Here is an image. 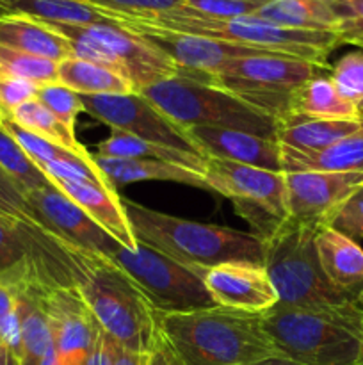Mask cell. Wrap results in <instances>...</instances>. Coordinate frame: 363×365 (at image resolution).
<instances>
[{
	"mask_svg": "<svg viewBox=\"0 0 363 365\" xmlns=\"http://www.w3.org/2000/svg\"><path fill=\"white\" fill-rule=\"evenodd\" d=\"M27 259V248L16 228L0 221V273L20 266Z\"/></svg>",
	"mask_w": 363,
	"mask_h": 365,
	"instance_id": "b9f144b4",
	"label": "cell"
},
{
	"mask_svg": "<svg viewBox=\"0 0 363 365\" xmlns=\"http://www.w3.org/2000/svg\"><path fill=\"white\" fill-rule=\"evenodd\" d=\"M48 25L70 41L75 57L117 71L137 93L180 71L166 53L120 24Z\"/></svg>",
	"mask_w": 363,
	"mask_h": 365,
	"instance_id": "9c48e42d",
	"label": "cell"
},
{
	"mask_svg": "<svg viewBox=\"0 0 363 365\" xmlns=\"http://www.w3.org/2000/svg\"><path fill=\"white\" fill-rule=\"evenodd\" d=\"M0 168L13 178L23 195L34 189L53 185V182L36 166L34 160L2 127H0Z\"/></svg>",
	"mask_w": 363,
	"mask_h": 365,
	"instance_id": "1f68e13d",
	"label": "cell"
},
{
	"mask_svg": "<svg viewBox=\"0 0 363 365\" xmlns=\"http://www.w3.org/2000/svg\"><path fill=\"white\" fill-rule=\"evenodd\" d=\"M203 177L210 191L219 192L233 203L235 212L251 225L262 241L273 237L288 221L283 171L206 157Z\"/></svg>",
	"mask_w": 363,
	"mask_h": 365,
	"instance_id": "30bf717a",
	"label": "cell"
},
{
	"mask_svg": "<svg viewBox=\"0 0 363 365\" xmlns=\"http://www.w3.org/2000/svg\"><path fill=\"white\" fill-rule=\"evenodd\" d=\"M356 305H358L359 310L363 312V289L358 292V294H356Z\"/></svg>",
	"mask_w": 363,
	"mask_h": 365,
	"instance_id": "681fc988",
	"label": "cell"
},
{
	"mask_svg": "<svg viewBox=\"0 0 363 365\" xmlns=\"http://www.w3.org/2000/svg\"><path fill=\"white\" fill-rule=\"evenodd\" d=\"M270 0H184V9L206 18H230L253 16Z\"/></svg>",
	"mask_w": 363,
	"mask_h": 365,
	"instance_id": "8d00e7d4",
	"label": "cell"
},
{
	"mask_svg": "<svg viewBox=\"0 0 363 365\" xmlns=\"http://www.w3.org/2000/svg\"><path fill=\"white\" fill-rule=\"evenodd\" d=\"M335 88L363 114V52H349L337 61L330 73Z\"/></svg>",
	"mask_w": 363,
	"mask_h": 365,
	"instance_id": "e575fe53",
	"label": "cell"
},
{
	"mask_svg": "<svg viewBox=\"0 0 363 365\" xmlns=\"http://www.w3.org/2000/svg\"><path fill=\"white\" fill-rule=\"evenodd\" d=\"M287 180L288 221L301 227H330L345 200L363 184L362 171H294Z\"/></svg>",
	"mask_w": 363,
	"mask_h": 365,
	"instance_id": "9a60e30c",
	"label": "cell"
},
{
	"mask_svg": "<svg viewBox=\"0 0 363 365\" xmlns=\"http://www.w3.org/2000/svg\"><path fill=\"white\" fill-rule=\"evenodd\" d=\"M114 344H116L114 339H110V335H107L100 327L95 342L89 349L85 365H114Z\"/></svg>",
	"mask_w": 363,
	"mask_h": 365,
	"instance_id": "7bdbcfd3",
	"label": "cell"
},
{
	"mask_svg": "<svg viewBox=\"0 0 363 365\" xmlns=\"http://www.w3.org/2000/svg\"><path fill=\"white\" fill-rule=\"evenodd\" d=\"M57 82L78 95H127L137 93L127 77L105 66L80 59L68 57L60 61L57 68Z\"/></svg>",
	"mask_w": 363,
	"mask_h": 365,
	"instance_id": "4316f807",
	"label": "cell"
},
{
	"mask_svg": "<svg viewBox=\"0 0 363 365\" xmlns=\"http://www.w3.org/2000/svg\"><path fill=\"white\" fill-rule=\"evenodd\" d=\"M0 45L56 63L73 57L70 41L48 24L18 14L0 16Z\"/></svg>",
	"mask_w": 363,
	"mask_h": 365,
	"instance_id": "7402d4cb",
	"label": "cell"
},
{
	"mask_svg": "<svg viewBox=\"0 0 363 365\" xmlns=\"http://www.w3.org/2000/svg\"><path fill=\"white\" fill-rule=\"evenodd\" d=\"M337 14V36L340 43L363 48V0H330Z\"/></svg>",
	"mask_w": 363,
	"mask_h": 365,
	"instance_id": "74e56055",
	"label": "cell"
},
{
	"mask_svg": "<svg viewBox=\"0 0 363 365\" xmlns=\"http://www.w3.org/2000/svg\"><path fill=\"white\" fill-rule=\"evenodd\" d=\"M109 259L137 284L157 312H192L217 307L198 273L142 242L135 252L117 245Z\"/></svg>",
	"mask_w": 363,
	"mask_h": 365,
	"instance_id": "8fae6325",
	"label": "cell"
},
{
	"mask_svg": "<svg viewBox=\"0 0 363 365\" xmlns=\"http://www.w3.org/2000/svg\"><path fill=\"white\" fill-rule=\"evenodd\" d=\"M36 98L57 118L63 125H66L70 130H75V123H77V116L80 113H85L84 102L78 93L71 91V89L64 88L59 82L53 84H45L38 88V95Z\"/></svg>",
	"mask_w": 363,
	"mask_h": 365,
	"instance_id": "d590c367",
	"label": "cell"
},
{
	"mask_svg": "<svg viewBox=\"0 0 363 365\" xmlns=\"http://www.w3.org/2000/svg\"><path fill=\"white\" fill-rule=\"evenodd\" d=\"M290 114L310 118H362L363 114L338 93L330 75L310 78L292 98ZM288 114V116H290Z\"/></svg>",
	"mask_w": 363,
	"mask_h": 365,
	"instance_id": "f1b7e54d",
	"label": "cell"
},
{
	"mask_svg": "<svg viewBox=\"0 0 363 365\" xmlns=\"http://www.w3.org/2000/svg\"><path fill=\"white\" fill-rule=\"evenodd\" d=\"M331 70L283 53H258L226 61L214 73L198 75L209 82L258 107L280 123L290 114L292 98L305 82ZM191 77V75H187Z\"/></svg>",
	"mask_w": 363,
	"mask_h": 365,
	"instance_id": "ba28073f",
	"label": "cell"
},
{
	"mask_svg": "<svg viewBox=\"0 0 363 365\" xmlns=\"http://www.w3.org/2000/svg\"><path fill=\"white\" fill-rule=\"evenodd\" d=\"M330 227L351 237L352 241L363 239V184L345 200L331 220Z\"/></svg>",
	"mask_w": 363,
	"mask_h": 365,
	"instance_id": "ab89813d",
	"label": "cell"
},
{
	"mask_svg": "<svg viewBox=\"0 0 363 365\" xmlns=\"http://www.w3.org/2000/svg\"><path fill=\"white\" fill-rule=\"evenodd\" d=\"M107 13L125 14V16H152V14L169 13L184 6V0H84Z\"/></svg>",
	"mask_w": 363,
	"mask_h": 365,
	"instance_id": "f35d334b",
	"label": "cell"
},
{
	"mask_svg": "<svg viewBox=\"0 0 363 365\" xmlns=\"http://www.w3.org/2000/svg\"><path fill=\"white\" fill-rule=\"evenodd\" d=\"M0 127L23 148V152L34 160L36 166L45 163H77L84 164V166L91 168L95 171H100L95 159H84V157L77 155V153L70 152V150L63 148V146L56 145V143L48 141V139L41 138V135L34 134V132L27 130L21 125H18L11 116L0 114Z\"/></svg>",
	"mask_w": 363,
	"mask_h": 365,
	"instance_id": "4dcf8cb0",
	"label": "cell"
},
{
	"mask_svg": "<svg viewBox=\"0 0 363 365\" xmlns=\"http://www.w3.org/2000/svg\"><path fill=\"white\" fill-rule=\"evenodd\" d=\"M315 250L331 285L356 298L363 289V250L358 242L335 228L322 227L315 234Z\"/></svg>",
	"mask_w": 363,
	"mask_h": 365,
	"instance_id": "ffe728a7",
	"label": "cell"
},
{
	"mask_svg": "<svg viewBox=\"0 0 363 365\" xmlns=\"http://www.w3.org/2000/svg\"><path fill=\"white\" fill-rule=\"evenodd\" d=\"M191 141L198 146L203 157L231 160L246 166L281 170V145L276 139L260 138L249 132L233 128L191 127L185 128Z\"/></svg>",
	"mask_w": 363,
	"mask_h": 365,
	"instance_id": "ac0fdd59",
	"label": "cell"
},
{
	"mask_svg": "<svg viewBox=\"0 0 363 365\" xmlns=\"http://www.w3.org/2000/svg\"><path fill=\"white\" fill-rule=\"evenodd\" d=\"M148 356L149 353L128 351L117 342L114 344V365H148Z\"/></svg>",
	"mask_w": 363,
	"mask_h": 365,
	"instance_id": "f6af8a7d",
	"label": "cell"
},
{
	"mask_svg": "<svg viewBox=\"0 0 363 365\" xmlns=\"http://www.w3.org/2000/svg\"><path fill=\"white\" fill-rule=\"evenodd\" d=\"M121 205L139 242L177 260L201 278L219 264L238 260L263 264L265 260V242L256 234L169 216L128 198H121Z\"/></svg>",
	"mask_w": 363,
	"mask_h": 365,
	"instance_id": "3957f363",
	"label": "cell"
},
{
	"mask_svg": "<svg viewBox=\"0 0 363 365\" xmlns=\"http://www.w3.org/2000/svg\"><path fill=\"white\" fill-rule=\"evenodd\" d=\"M132 18L157 25V27L169 29V31L187 32V34L263 50V52L298 57V59L310 61V63L320 64V66H330L327 56L342 45L340 38L335 32L299 31V29L283 27V25L262 20L255 14L219 20V18L199 16V14L180 7V9L169 11V13Z\"/></svg>",
	"mask_w": 363,
	"mask_h": 365,
	"instance_id": "5b68a950",
	"label": "cell"
},
{
	"mask_svg": "<svg viewBox=\"0 0 363 365\" xmlns=\"http://www.w3.org/2000/svg\"><path fill=\"white\" fill-rule=\"evenodd\" d=\"M139 93L182 128H233L278 141L273 116L209 82L178 73Z\"/></svg>",
	"mask_w": 363,
	"mask_h": 365,
	"instance_id": "52a82bcc",
	"label": "cell"
},
{
	"mask_svg": "<svg viewBox=\"0 0 363 365\" xmlns=\"http://www.w3.org/2000/svg\"><path fill=\"white\" fill-rule=\"evenodd\" d=\"M362 365H363V355H362Z\"/></svg>",
	"mask_w": 363,
	"mask_h": 365,
	"instance_id": "816d5d0a",
	"label": "cell"
},
{
	"mask_svg": "<svg viewBox=\"0 0 363 365\" xmlns=\"http://www.w3.org/2000/svg\"><path fill=\"white\" fill-rule=\"evenodd\" d=\"M25 198L43 227L89 252L110 257L114 248L120 245L56 184L28 191Z\"/></svg>",
	"mask_w": 363,
	"mask_h": 365,
	"instance_id": "e0dca14e",
	"label": "cell"
},
{
	"mask_svg": "<svg viewBox=\"0 0 363 365\" xmlns=\"http://www.w3.org/2000/svg\"><path fill=\"white\" fill-rule=\"evenodd\" d=\"M57 68L59 63L56 61L0 45V75L4 77L23 78L38 86L53 84L57 82Z\"/></svg>",
	"mask_w": 363,
	"mask_h": 365,
	"instance_id": "d6a6232c",
	"label": "cell"
},
{
	"mask_svg": "<svg viewBox=\"0 0 363 365\" xmlns=\"http://www.w3.org/2000/svg\"><path fill=\"white\" fill-rule=\"evenodd\" d=\"M203 284L216 305L224 309L260 316L278 303V294L263 264L246 260L219 264L206 271Z\"/></svg>",
	"mask_w": 363,
	"mask_h": 365,
	"instance_id": "2e32d148",
	"label": "cell"
},
{
	"mask_svg": "<svg viewBox=\"0 0 363 365\" xmlns=\"http://www.w3.org/2000/svg\"><path fill=\"white\" fill-rule=\"evenodd\" d=\"M0 365H21L20 359L2 342H0Z\"/></svg>",
	"mask_w": 363,
	"mask_h": 365,
	"instance_id": "bcb514c9",
	"label": "cell"
},
{
	"mask_svg": "<svg viewBox=\"0 0 363 365\" xmlns=\"http://www.w3.org/2000/svg\"><path fill=\"white\" fill-rule=\"evenodd\" d=\"M148 365H185V364L178 359V355L173 351L169 342L166 341V337H164L159 330V337H157L155 344H153L152 351H149Z\"/></svg>",
	"mask_w": 363,
	"mask_h": 365,
	"instance_id": "ee69618b",
	"label": "cell"
},
{
	"mask_svg": "<svg viewBox=\"0 0 363 365\" xmlns=\"http://www.w3.org/2000/svg\"><path fill=\"white\" fill-rule=\"evenodd\" d=\"M315 228L290 221L265 242V266L278 294V307L306 310L345 309L354 296L338 291L324 274L315 250Z\"/></svg>",
	"mask_w": 363,
	"mask_h": 365,
	"instance_id": "8992f818",
	"label": "cell"
},
{
	"mask_svg": "<svg viewBox=\"0 0 363 365\" xmlns=\"http://www.w3.org/2000/svg\"><path fill=\"white\" fill-rule=\"evenodd\" d=\"M0 16H4V14H2V11H0Z\"/></svg>",
	"mask_w": 363,
	"mask_h": 365,
	"instance_id": "f907efd6",
	"label": "cell"
},
{
	"mask_svg": "<svg viewBox=\"0 0 363 365\" xmlns=\"http://www.w3.org/2000/svg\"><path fill=\"white\" fill-rule=\"evenodd\" d=\"M0 221L9 225L11 228H18L20 225L43 227L21 189L14 184L13 178L2 168H0Z\"/></svg>",
	"mask_w": 363,
	"mask_h": 365,
	"instance_id": "836d02e7",
	"label": "cell"
},
{
	"mask_svg": "<svg viewBox=\"0 0 363 365\" xmlns=\"http://www.w3.org/2000/svg\"><path fill=\"white\" fill-rule=\"evenodd\" d=\"M116 21L123 27L134 31L141 38H144L146 41L157 46L160 52L166 53L178 66V70H180L178 73L191 75V77L214 73L226 61L235 59V57L273 53L249 48V46L235 45V43L221 41V39L169 31V29L157 27V25L146 24V21L137 20V18L125 16V14H116Z\"/></svg>",
	"mask_w": 363,
	"mask_h": 365,
	"instance_id": "5bb4252c",
	"label": "cell"
},
{
	"mask_svg": "<svg viewBox=\"0 0 363 365\" xmlns=\"http://www.w3.org/2000/svg\"><path fill=\"white\" fill-rule=\"evenodd\" d=\"M263 330L280 356L299 365H362L363 312L273 307L262 314Z\"/></svg>",
	"mask_w": 363,
	"mask_h": 365,
	"instance_id": "277c9868",
	"label": "cell"
},
{
	"mask_svg": "<svg viewBox=\"0 0 363 365\" xmlns=\"http://www.w3.org/2000/svg\"><path fill=\"white\" fill-rule=\"evenodd\" d=\"M39 302L48 317L56 365H85L100 324L70 285H56L43 273Z\"/></svg>",
	"mask_w": 363,
	"mask_h": 365,
	"instance_id": "4fadbf2b",
	"label": "cell"
},
{
	"mask_svg": "<svg viewBox=\"0 0 363 365\" xmlns=\"http://www.w3.org/2000/svg\"><path fill=\"white\" fill-rule=\"evenodd\" d=\"M255 16L299 31L337 34L338 20L330 0H270Z\"/></svg>",
	"mask_w": 363,
	"mask_h": 365,
	"instance_id": "83f0119b",
	"label": "cell"
},
{
	"mask_svg": "<svg viewBox=\"0 0 363 365\" xmlns=\"http://www.w3.org/2000/svg\"><path fill=\"white\" fill-rule=\"evenodd\" d=\"M80 96L85 113L95 120L109 125L110 128L128 132L157 145L201 155L198 146L187 135V130L167 118L155 103L149 102L141 93Z\"/></svg>",
	"mask_w": 363,
	"mask_h": 365,
	"instance_id": "7c38bea8",
	"label": "cell"
},
{
	"mask_svg": "<svg viewBox=\"0 0 363 365\" xmlns=\"http://www.w3.org/2000/svg\"><path fill=\"white\" fill-rule=\"evenodd\" d=\"M0 11L2 14H18L45 24H117L116 14L84 0H0Z\"/></svg>",
	"mask_w": 363,
	"mask_h": 365,
	"instance_id": "d4e9b609",
	"label": "cell"
},
{
	"mask_svg": "<svg viewBox=\"0 0 363 365\" xmlns=\"http://www.w3.org/2000/svg\"><path fill=\"white\" fill-rule=\"evenodd\" d=\"M95 160L100 171L105 175L114 189L117 185L134 184L142 180H162L177 182V184L192 185V187L210 191L203 173L192 171L180 164L164 163L153 159H114V157H102L95 153Z\"/></svg>",
	"mask_w": 363,
	"mask_h": 365,
	"instance_id": "603a6c76",
	"label": "cell"
},
{
	"mask_svg": "<svg viewBox=\"0 0 363 365\" xmlns=\"http://www.w3.org/2000/svg\"><path fill=\"white\" fill-rule=\"evenodd\" d=\"M249 365H299V364L292 362V360L288 359H283V356H270V359L258 360V362L249 364Z\"/></svg>",
	"mask_w": 363,
	"mask_h": 365,
	"instance_id": "7dc6e473",
	"label": "cell"
},
{
	"mask_svg": "<svg viewBox=\"0 0 363 365\" xmlns=\"http://www.w3.org/2000/svg\"><path fill=\"white\" fill-rule=\"evenodd\" d=\"M31 259L56 285L80 294L96 323L128 351L149 353L157 337V310L114 260L89 252L45 227H18Z\"/></svg>",
	"mask_w": 363,
	"mask_h": 365,
	"instance_id": "6da1fadb",
	"label": "cell"
},
{
	"mask_svg": "<svg viewBox=\"0 0 363 365\" xmlns=\"http://www.w3.org/2000/svg\"><path fill=\"white\" fill-rule=\"evenodd\" d=\"M38 84L16 77L0 75V114L11 116L20 106L38 95Z\"/></svg>",
	"mask_w": 363,
	"mask_h": 365,
	"instance_id": "60d3db41",
	"label": "cell"
},
{
	"mask_svg": "<svg viewBox=\"0 0 363 365\" xmlns=\"http://www.w3.org/2000/svg\"><path fill=\"white\" fill-rule=\"evenodd\" d=\"M11 118H13L18 125L27 128V130L34 132V134L41 135V138L48 139V141L56 143V145L63 146V148L84 157V159H95V155L89 153L88 148L78 141L75 130H70L66 125L60 123V121L57 120V118L53 116L38 98L28 100L23 106L18 107V109L11 114Z\"/></svg>",
	"mask_w": 363,
	"mask_h": 365,
	"instance_id": "f546056e",
	"label": "cell"
},
{
	"mask_svg": "<svg viewBox=\"0 0 363 365\" xmlns=\"http://www.w3.org/2000/svg\"><path fill=\"white\" fill-rule=\"evenodd\" d=\"M39 365H56V353H53V348L50 349L48 355H46L45 359H43V362L39 364Z\"/></svg>",
	"mask_w": 363,
	"mask_h": 365,
	"instance_id": "c3c4849f",
	"label": "cell"
},
{
	"mask_svg": "<svg viewBox=\"0 0 363 365\" xmlns=\"http://www.w3.org/2000/svg\"><path fill=\"white\" fill-rule=\"evenodd\" d=\"M281 170L294 171H337V173H363V130L337 141L322 150L301 152L281 145Z\"/></svg>",
	"mask_w": 363,
	"mask_h": 365,
	"instance_id": "cb8c5ba5",
	"label": "cell"
},
{
	"mask_svg": "<svg viewBox=\"0 0 363 365\" xmlns=\"http://www.w3.org/2000/svg\"><path fill=\"white\" fill-rule=\"evenodd\" d=\"M363 130L362 118H310L290 114L278 123V141L288 148L312 152Z\"/></svg>",
	"mask_w": 363,
	"mask_h": 365,
	"instance_id": "44dd1931",
	"label": "cell"
},
{
	"mask_svg": "<svg viewBox=\"0 0 363 365\" xmlns=\"http://www.w3.org/2000/svg\"><path fill=\"white\" fill-rule=\"evenodd\" d=\"M157 324L185 365H249L280 356L263 330L262 314L224 307L157 312Z\"/></svg>",
	"mask_w": 363,
	"mask_h": 365,
	"instance_id": "7a4b0ae2",
	"label": "cell"
},
{
	"mask_svg": "<svg viewBox=\"0 0 363 365\" xmlns=\"http://www.w3.org/2000/svg\"><path fill=\"white\" fill-rule=\"evenodd\" d=\"M96 155L114 157V159H153L164 163L180 164L192 171L203 173L205 171V157L184 152V150L169 148V146L157 145L146 139L132 135L128 132L110 128L109 138L100 141L96 146Z\"/></svg>",
	"mask_w": 363,
	"mask_h": 365,
	"instance_id": "484cf974",
	"label": "cell"
},
{
	"mask_svg": "<svg viewBox=\"0 0 363 365\" xmlns=\"http://www.w3.org/2000/svg\"><path fill=\"white\" fill-rule=\"evenodd\" d=\"M64 195L73 200L103 232L130 252L137 250V239L121 205V196L93 182H53Z\"/></svg>",
	"mask_w": 363,
	"mask_h": 365,
	"instance_id": "d6986e66",
	"label": "cell"
}]
</instances>
